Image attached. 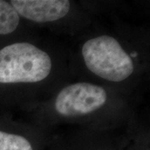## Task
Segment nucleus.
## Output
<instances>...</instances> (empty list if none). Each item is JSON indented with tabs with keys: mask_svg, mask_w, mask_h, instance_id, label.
<instances>
[{
	"mask_svg": "<svg viewBox=\"0 0 150 150\" xmlns=\"http://www.w3.org/2000/svg\"><path fill=\"white\" fill-rule=\"evenodd\" d=\"M52 70L45 52L28 42H17L0 50V83H35Z\"/></svg>",
	"mask_w": 150,
	"mask_h": 150,
	"instance_id": "1",
	"label": "nucleus"
},
{
	"mask_svg": "<svg viewBox=\"0 0 150 150\" xmlns=\"http://www.w3.org/2000/svg\"><path fill=\"white\" fill-rule=\"evenodd\" d=\"M82 56L90 71L110 81H122L134 72L130 56L117 40L109 35L86 41L82 47Z\"/></svg>",
	"mask_w": 150,
	"mask_h": 150,
	"instance_id": "2",
	"label": "nucleus"
},
{
	"mask_svg": "<svg viewBox=\"0 0 150 150\" xmlns=\"http://www.w3.org/2000/svg\"><path fill=\"white\" fill-rule=\"evenodd\" d=\"M107 94L101 86L81 82L67 86L56 97L55 109L64 117L87 115L102 107Z\"/></svg>",
	"mask_w": 150,
	"mask_h": 150,
	"instance_id": "3",
	"label": "nucleus"
},
{
	"mask_svg": "<svg viewBox=\"0 0 150 150\" xmlns=\"http://www.w3.org/2000/svg\"><path fill=\"white\" fill-rule=\"evenodd\" d=\"M11 4L18 15L39 23L64 18L70 8L67 0H13Z\"/></svg>",
	"mask_w": 150,
	"mask_h": 150,
	"instance_id": "4",
	"label": "nucleus"
},
{
	"mask_svg": "<svg viewBox=\"0 0 150 150\" xmlns=\"http://www.w3.org/2000/svg\"><path fill=\"white\" fill-rule=\"evenodd\" d=\"M20 22V17L11 4L0 0V35L13 32Z\"/></svg>",
	"mask_w": 150,
	"mask_h": 150,
	"instance_id": "5",
	"label": "nucleus"
},
{
	"mask_svg": "<svg viewBox=\"0 0 150 150\" xmlns=\"http://www.w3.org/2000/svg\"><path fill=\"white\" fill-rule=\"evenodd\" d=\"M0 150H33L25 137L0 131Z\"/></svg>",
	"mask_w": 150,
	"mask_h": 150,
	"instance_id": "6",
	"label": "nucleus"
}]
</instances>
